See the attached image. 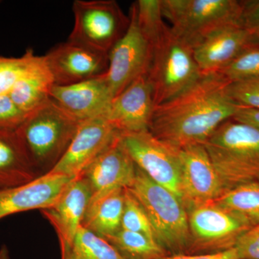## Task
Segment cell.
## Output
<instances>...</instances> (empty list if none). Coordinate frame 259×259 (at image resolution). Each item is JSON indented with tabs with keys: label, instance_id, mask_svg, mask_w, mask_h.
<instances>
[{
	"label": "cell",
	"instance_id": "obj_1",
	"mask_svg": "<svg viewBox=\"0 0 259 259\" xmlns=\"http://www.w3.org/2000/svg\"><path fill=\"white\" fill-rule=\"evenodd\" d=\"M228 80L219 72L203 74L178 96L154 107L148 131L177 148L204 144L241 109L227 95Z\"/></svg>",
	"mask_w": 259,
	"mask_h": 259
},
{
	"label": "cell",
	"instance_id": "obj_2",
	"mask_svg": "<svg viewBox=\"0 0 259 259\" xmlns=\"http://www.w3.org/2000/svg\"><path fill=\"white\" fill-rule=\"evenodd\" d=\"M225 192L259 181V128L233 118L204 143Z\"/></svg>",
	"mask_w": 259,
	"mask_h": 259
},
{
	"label": "cell",
	"instance_id": "obj_3",
	"mask_svg": "<svg viewBox=\"0 0 259 259\" xmlns=\"http://www.w3.org/2000/svg\"><path fill=\"white\" fill-rule=\"evenodd\" d=\"M129 189L144 207L158 244L168 255L187 253L190 242L188 211L179 197L137 166Z\"/></svg>",
	"mask_w": 259,
	"mask_h": 259
},
{
	"label": "cell",
	"instance_id": "obj_4",
	"mask_svg": "<svg viewBox=\"0 0 259 259\" xmlns=\"http://www.w3.org/2000/svg\"><path fill=\"white\" fill-rule=\"evenodd\" d=\"M80 124L51 99L27 115L17 130L40 176L50 172L59 163Z\"/></svg>",
	"mask_w": 259,
	"mask_h": 259
},
{
	"label": "cell",
	"instance_id": "obj_5",
	"mask_svg": "<svg viewBox=\"0 0 259 259\" xmlns=\"http://www.w3.org/2000/svg\"><path fill=\"white\" fill-rule=\"evenodd\" d=\"M155 106L175 98L202 76L193 48L168 27L153 47L148 71Z\"/></svg>",
	"mask_w": 259,
	"mask_h": 259
},
{
	"label": "cell",
	"instance_id": "obj_6",
	"mask_svg": "<svg viewBox=\"0 0 259 259\" xmlns=\"http://www.w3.org/2000/svg\"><path fill=\"white\" fill-rule=\"evenodd\" d=\"M161 4L173 31L193 49L219 29L241 26L243 1L161 0Z\"/></svg>",
	"mask_w": 259,
	"mask_h": 259
},
{
	"label": "cell",
	"instance_id": "obj_7",
	"mask_svg": "<svg viewBox=\"0 0 259 259\" xmlns=\"http://www.w3.org/2000/svg\"><path fill=\"white\" fill-rule=\"evenodd\" d=\"M74 24L70 41L108 55L125 35L130 18L113 0H76L73 3Z\"/></svg>",
	"mask_w": 259,
	"mask_h": 259
},
{
	"label": "cell",
	"instance_id": "obj_8",
	"mask_svg": "<svg viewBox=\"0 0 259 259\" xmlns=\"http://www.w3.org/2000/svg\"><path fill=\"white\" fill-rule=\"evenodd\" d=\"M188 254L221 253L234 248L251 227L214 201L188 211Z\"/></svg>",
	"mask_w": 259,
	"mask_h": 259
},
{
	"label": "cell",
	"instance_id": "obj_9",
	"mask_svg": "<svg viewBox=\"0 0 259 259\" xmlns=\"http://www.w3.org/2000/svg\"><path fill=\"white\" fill-rule=\"evenodd\" d=\"M120 141L138 168L153 182L173 192L181 200L180 148L157 139L149 131L122 133Z\"/></svg>",
	"mask_w": 259,
	"mask_h": 259
},
{
	"label": "cell",
	"instance_id": "obj_10",
	"mask_svg": "<svg viewBox=\"0 0 259 259\" xmlns=\"http://www.w3.org/2000/svg\"><path fill=\"white\" fill-rule=\"evenodd\" d=\"M128 28L108 54L105 76L114 97L142 75L148 74L152 47L144 35L134 13L130 12Z\"/></svg>",
	"mask_w": 259,
	"mask_h": 259
},
{
	"label": "cell",
	"instance_id": "obj_11",
	"mask_svg": "<svg viewBox=\"0 0 259 259\" xmlns=\"http://www.w3.org/2000/svg\"><path fill=\"white\" fill-rule=\"evenodd\" d=\"M120 135L104 114L83 121L78 127L67 151L51 173L74 178L81 176Z\"/></svg>",
	"mask_w": 259,
	"mask_h": 259
},
{
	"label": "cell",
	"instance_id": "obj_12",
	"mask_svg": "<svg viewBox=\"0 0 259 259\" xmlns=\"http://www.w3.org/2000/svg\"><path fill=\"white\" fill-rule=\"evenodd\" d=\"M182 203L187 209L212 202L225 189L203 144L181 148Z\"/></svg>",
	"mask_w": 259,
	"mask_h": 259
},
{
	"label": "cell",
	"instance_id": "obj_13",
	"mask_svg": "<svg viewBox=\"0 0 259 259\" xmlns=\"http://www.w3.org/2000/svg\"><path fill=\"white\" fill-rule=\"evenodd\" d=\"M55 85H70L106 74L108 55L76 42L56 45L44 56Z\"/></svg>",
	"mask_w": 259,
	"mask_h": 259
},
{
	"label": "cell",
	"instance_id": "obj_14",
	"mask_svg": "<svg viewBox=\"0 0 259 259\" xmlns=\"http://www.w3.org/2000/svg\"><path fill=\"white\" fill-rule=\"evenodd\" d=\"M148 74L135 79L112 99L104 115L120 134L148 131L154 110Z\"/></svg>",
	"mask_w": 259,
	"mask_h": 259
},
{
	"label": "cell",
	"instance_id": "obj_15",
	"mask_svg": "<svg viewBox=\"0 0 259 259\" xmlns=\"http://www.w3.org/2000/svg\"><path fill=\"white\" fill-rule=\"evenodd\" d=\"M257 46L258 35L240 25H230L204 38L194 48V56L202 74L219 72Z\"/></svg>",
	"mask_w": 259,
	"mask_h": 259
},
{
	"label": "cell",
	"instance_id": "obj_16",
	"mask_svg": "<svg viewBox=\"0 0 259 259\" xmlns=\"http://www.w3.org/2000/svg\"><path fill=\"white\" fill-rule=\"evenodd\" d=\"M113 98L105 74L74 84H54L50 95L54 103L80 122L105 114Z\"/></svg>",
	"mask_w": 259,
	"mask_h": 259
},
{
	"label": "cell",
	"instance_id": "obj_17",
	"mask_svg": "<svg viewBox=\"0 0 259 259\" xmlns=\"http://www.w3.org/2000/svg\"><path fill=\"white\" fill-rule=\"evenodd\" d=\"M73 179L49 172L25 185L0 190V220L32 209L50 208Z\"/></svg>",
	"mask_w": 259,
	"mask_h": 259
},
{
	"label": "cell",
	"instance_id": "obj_18",
	"mask_svg": "<svg viewBox=\"0 0 259 259\" xmlns=\"http://www.w3.org/2000/svg\"><path fill=\"white\" fill-rule=\"evenodd\" d=\"M91 197L88 181L77 177L70 182L52 207L41 210L57 233L61 252L68 249L74 241Z\"/></svg>",
	"mask_w": 259,
	"mask_h": 259
},
{
	"label": "cell",
	"instance_id": "obj_19",
	"mask_svg": "<svg viewBox=\"0 0 259 259\" xmlns=\"http://www.w3.org/2000/svg\"><path fill=\"white\" fill-rule=\"evenodd\" d=\"M136 166L122 146L120 135L83 171L94 194L115 189L130 188L134 184Z\"/></svg>",
	"mask_w": 259,
	"mask_h": 259
},
{
	"label": "cell",
	"instance_id": "obj_20",
	"mask_svg": "<svg viewBox=\"0 0 259 259\" xmlns=\"http://www.w3.org/2000/svg\"><path fill=\"white\" fill-rule=\"evenodd\" d=\"M40 176L18 130L0 129V190L25 185Z\"/></svg>",
	"mask_w": 259,
	"mask_h": 259
},
{
	"label": "cell",
	"instance_id": "obj_21",
	"mask_svg": "<svg viewBox=\"0 0 259 259\" xmlns=\"http://www.w3.org/2000/svg\"><path fill=\"white\" fill-rule=\"evenodd\" d=\"M54 84L44 56H36L9 95L18 108L28 115L50 100Z\"/></svg>",
	"mask_w": 259,
	"mask_h": 259
},
{
	"label": "cell",
	"instance_id": "obj_22",
	"mask_svg": "<svg viewBox=\"0 0 259 259\" xmlns=\"http://www.w3.org/2000/svg\"><path fill=\"white\" fill-rule=\"evenodd\" d=\"M124 190L125 189H115L92 196L83 217V228L103 238L120 231L124 208Z\"/></svg>",
	"mask_w": 259,
	"mask_h": 259
},
{
	"label": "cell",
	"instance_id": "obj_23",
	"mask_svg": "<svg viewBox=\"0 0 259 259\" xmlns=\"http://www.w3.org/2000/svg\"><path fill=\"white\" fill-rule=\"evenodd\" d=\"M214 202L251 228L259 226V182L245 184L227 191Z\"/></svg>",
	"mask_w": 259,
	"mask_h": 259
},
{
	"label": "cell",
	"instance_id": "obj_24",
	"mask_svg": "<svg viewBox=\"0 0 259 259\" xmlns=\"http://www.w3.org/2000/svg\"><path fill=\"white\" fill-rule=\"evenodd\" d=\"M105 239L124 259H160L168 255L153 238L122 228Z\"/></svg>",
	"mask_w": 259,
	"mask_h": 259
},
{
	"label": "cell",
	"instance_id": "obj_25",
	"mask_svg": "<svg viewBox=\"0 0 259 259\" xmlns=\"http://www.w3.org/2000/svg\"><path fill=\"white\" fill-rule=\"evenodd\" d=\"M61 259H124L105 238L82 226L68 249L61 252Z\"/></svg>",
	"mask_w": 259,
	"mask_h": 259
},
{
	"label": "cell",
	"instance_id": "obj_26",
	"mask_svg": "<svg viewBox=\"0 0 259 259\" xmlns=\"http://www.w3.org/2000/svg\"><path fill=\"white\" fill-rule=\"evenodd\" d=\"M131 11L153 49L168 28L163 21L161 0H138Z\"/></svg>",
	"mask_w": 259,
	"mask_h": 259
},
{
	"label": "cell",
	"instance_id": "obj_27",
	"mask_svg": "<svg viewBox=\"0 0 259 259\" xmlns=\"http://www.w3.org/2000/svg\"><path fill=\"white\" fill-rule=\"evenodd\" d=\"M121 228L126 231L141 233L155 240L147 214L129 188H125L124 190V208Z\"/></svg>",
	"mask_w": 259,
	"mask_h": 259
},
{
	"label": "cell",
	"instance_id": "obj_28",
	"mask_svg": "<svg viewBox=\"0 0 259 259\" xmlns=\"http://www.w3.org/2000/svg\"><path fill=\"white\" fill-rule=\"evenodd\" d=\"M35 56L31 49H28L21 57L0 56V96L9 95L31 66Z\"/></svg>",
	"mask_w": 259,
	"mask_h": 259
},
{
	"label": "cell",
	"instance_id": "obj_29",
	"mask_svg": "<svg viewBox=\"0 0 259 259\" xmlns=\"http://www.w3.org/2000/svg\"><path fill=\"white\" fill-rule=\"evenodd\" d=\"M227 95L243 108L259 110V77H248L229 81Z\"/></svg>",
	"mask_w": 259,
	"mask_h": 259
},
{
	"label": "cell",
	"instance_id": "obj_30",
	"mask_svg": "<svg viewBox=\"0 0 259 259\" xmlns=\"http://www.w3.org/2000/svg\"><path fill=\"white\" fill-rule=\"evenodd\" d=\"M219 73L228 81L259 77V46L245 51Z\"/></svg>",
	"mask_w": 259,
	"mask_h": 259
},
{
	"label": "cell",
	"instance_id": "obj_31",
	"mask_svg": "<svg viewBox=\"0 0 259 259\" xmlns=\"http://www.w3.org/2000/svg\"><path fill=\"white\" fill-rule=\"evenodd\" d=\"M26 117L9 95L0 96V129H18Z\"/></svg>",
	"mask_w": 259,
	"mask_h": 259
},
{
	"label": "cell",
	"instance_id": "obj_32",
	"mask_svg": "<svg viewBox=\"0 0 259 259\" xmlns=\"http://www.w3.org/2000/svg\"><path fill=\"white\" fill-rule=\"evenodd\" d=\"M238 259H259V226L250 228L237 242Z\"/></svg>",
	"mask_w": 259,
	"mask_h": 259
},
{
	"label": "cell",
	"instance_id": "obj_33",
	"mask_svg": "<svg viewBox=\"0 0 259 259\" xmlns=\"http://www.w3.org/2000/svg\"><path fill=\"white\" fill-rule=\"evenodd\" d=\"M241 25L259 35V0L243 1Z\"/></svg>",
	"mask_w": 259,
	"mask_h": 259
},
{
	"label": "cell",
	"instance_id": "obj_34",
	"mask_svg": "<svg viewBox=\"0 0 259 259\" xmlns=\"http://www.w3.org/2000/svg\"><path fill=\"white\" fill-rule=\"evenodd\" d=\"M160 259H238V257L234 248L221 253H209V254L180 253V254L167 255Z\"/></svg>",
	"mask_w": 259,
	"mask_h": 259
},
{
	"label": "cell",
	"instance_id": "obj_35",
	"mask_svg": "<svg viewBox=\"0 0 259 259\" xmlns=\"http://www.w3.org/2000/svg\"><path fill=\"white\" fill-rule=\"evenodd\" d=\"M234 120L249 124L259 128V110L254 109L242 108L233 117Z\"/></svg>",
	"mask_w": 259,
	"mask_h": 259
},
{
	"label": "cell",
	"instance_id": "obj_36",
	"mask_svg": "<svg viewBox=\"0 0 259 259\" xmlns=\"http://www.w3.org/2000/svg\"><path fill=\"white\" fill-rule=\"evenodd\" d=\"M0 259H11L10 250L5 245L0 247Z\"/></svg>",
	"mask_w": 259,
	"mask_h": 259
},
{
	"label": "cell",
	"instance_id": "obj_37",
	"mask_svg": "<svg viewBox=\"0 0 259 259\" xmlns=\"http://www.w3.org/2000/svg\"><path fill=\"white\" fill-rule=\"evenodd\" d=\"M258 182H259V181H258Z\"/></svg>",
	"mask_w": 259,
	"mask_h": 259
}]
</instances>
